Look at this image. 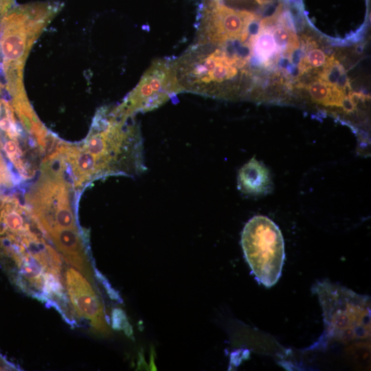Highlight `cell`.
Returning a JSON list of instances; mask_svg holds the SVG:
<instances>
[{
	"label": "cell",
	"instance_id": "13",
	"mask_svg": "<svg viewBox=\"0 0 371 371\" xmlns=\"http://www.w3.org/2000/svg\"><path fill=\"white\" fill-rule=\"evenodd\" d=\"M113 328L117 330L124 329L126 335H132L131 328L126 318V315L122 310L114 309L112 313Z\"/></svg>",
	"mask_w": 371,
	"mask_h": 371
},
{
	"label": "cell",
	"instance_id": "15",
	"mask_svg": "<svg viewBox=\"0 0 371 371\" xmlns=\"http://www.w3.org/2000/svg\"><path fill=\"white\" fill-rule=\"evenodd\" d=\"M0 91H1V85H0ZM0 109H1V102H0Z\"/></svg>",
	"mask_w": 371,
	"mask_h": 371
},
{
	"label": "cell",
	"instance_id": "6",
	"mask_svg": "<svg viewBox=\"0 0 371 371\" xmlns=\"http://www.w3.org/2000/svg\"><path fill=\"white\" fill-rule=\"evenodd\" d=\"M181 92L182 89L172 62L157 59L118 107L128 115L148 112L159 108L171 96Z\"/></svg>",
	"mask_w": 371,
	"mask_h": 371
},
{
	"label": "cell",
	"instance_id": "11",
	"mask_svg": "<svg viewBox=\"0 0 371 371\" xmlns=\"http://www.w3.org/2000/svg\"><path fill=\"white\" fill-rule=\"evenodd\" d=\"M260 25V30L251 41L252 54L261 63H268L282 50L275 41L268 19L262 21Z\"/></svg>",
	"mask_w": 371,
	"mask_h": 371
},
{
	"label": "cell",
	"instance_id": "1",
	"mask_svg": "<svg viewBox=\"0 0 371 371\" xmlns=\"http://www.w3.org/2000/svg\"><path fill=\"white\" fill-rule=\"evenodd\" d=\"M182 91L206 96H231L245 61L208 43H196L172 62Z\"/></svg>",
	"mask_w": 371,
	"mask_h": 371
},
{
	"label": "cell",
	"instance_id": "3",
	"mask_svg": "<svg viewBox=\"0 0 371 371\" xmlns=\"http://www.w3.org/2000/svg\"><path fill=\"white\" fill-rule=\"evenodd\" d=\"M322 309L324 334L330 339L348 341L370 335V297L328 280L312 286Z\"/></svg>",
	"mask_w": 371,
	"mask_h": 371
},
{
	"label": "cell",
	"instance_id": "5",
	"mask_svg": "<svg viewBox=\"0 0 371 371\" xmlns=\"http://www.w3.org/2000/svg\"><path fill=\"white\" fill-rule=\"evenodd\" d=\"M258 18L249 12L228 8L219 0H202L196 43L222 45L234 40L243 43Z\"/></svg>",
	"mask_w": 371,
	"mask_h": 371
},
{
	"label": "cell",
	"instance_id": "12",
	"mask_svg": "<svg viewBox=\"0 0 371 371\" xmlns=\"http://www.w3.org/2000/svg\"><path fill=\"white\" fill-rule=\"evenodd\" d=\"M330 63V59L326 56L325 53L320 49L315 47L311 49L307 54L305 60L306 65L304 69H319V67L326 68Z\"/></svg>",
	"mask_w": 371,
	"mask_h": 371
},
{
	"label": "cell",
	"instance_id": "10",
	"mask_svg": "<svg viewBox=\"0 0 371 371\" xmlns=\"http://www.w3.org/2000/svg\"><path fill=\"white\" fill-rule=\"evenodd\" d=\"M308 91L315 102L327 106L343 107L349 111L353 109L352 99L346 97L340 87L327 80L319 79L311 82Z\"/></svg>",
	"mask_w": 371,
	"mask_h": 371
},
{
	"label": "cell",
	"instance_id": "8",
	"mask_svg": "<svg viewBox=\"0 0 371 371\" xmlns=\"http://www.w3.org/2000/svg\"><path fill=\"white\" fill-rule=\"evenodd\" d=\"M47 233L65 260L94 284L93 272L77 229L54 227Z\"/></svg>",
	"mask_w": 371,
	"mask_h": 371
},
{
	"label": "cell",
	"instance_id": "4",
	"mask_svg": "<svg viewBox=\"0 0 371 371\" xmlns=\"http://www.w3.org/2000/svg\"><path fill=\"white\" fill-rule=\"evenodd\" d=\"M241 245L257 280L268 288L275 285L285 260L284 238L278 225L267 216H254L243 228Z\"/></svg>",
	"mask_w": 371,
	"mask_h": 371
},
{
	"label": "cell",
	"instance_id": "9",
	"mask_svg": "<svg viewBox=\"0 0 371 371\" xmlns=\"http://www.w3.org/2000/svg\"><path fill=\"white\" fill-rule=\"evenodd\" d=\"M237 187L244 194L258 196L271 193L273 184L269 169L254 157L238 170Z\"/></svg>",
	"mask_w": 371,
	"mask_h": 371
},
{
	"label": "cell",
	"instance_id": "14",
	"mask_svg": "<svg viewBox=\"0 0 371 371\" xmlns=\"http://www.w3.org/2000/svg\"><path fill=\"white\" fill-rule=\"evenodd\" d=\"M13 2L14 0H0V17L12 8Z\"/></svg>",
	"mask_w": 371,
	"mask_h": 371
},
{
	"label": "cell",
	"instance_id": "2",
	"mask_svg": "<svg viewBox=\"0 0 371 371\" xmlns=\"http://www.w3.org/2000/svg\"><path fill=\"white\" fill-rule=\"evenodd\" d=\"M61 5L36 2L10 8L0 21V50L6 85L23 81V70L30 50Z\"/></svg>",
	"mask_w": 371,
	"mask_h": 371
},
{
	"label": "cell",
	"instance_id": "7",
	"mask_svg": "<svg viewBox=\"0 0 371 371\" xmlns=\"http://www.w3.org/2000/svg\"><path fill=\"white\" fill-rule=\"evenodd\" d=\"M65 284L76 313L87 319L95 333L108 335L102 304L90 282L75 268L69 267L65 273Z\"/></svg>",
	"mask_w": 371,
	"mask_h": 371
}]
</instances>
